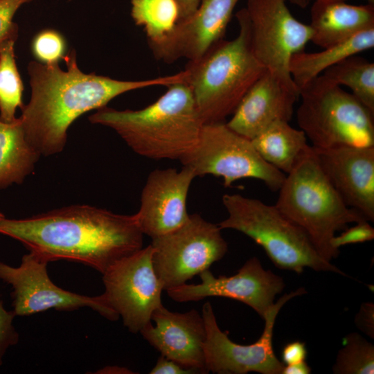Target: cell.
<instances>
[{
    "label": "cell",
    "instance_id": "41",
    "mask_svg": "<svg viewBox=\"0 0 374 374\" xmlns=\"http://www.w3.org/2000/svg\"></svg>",
    "mask_w": 374,
    "mask_h": 374
},
{
    "label": "cell",
    "instance_id": "25",
    "mask_svg": "<svg viewBox=\"0 0 374 374\" xmlns=\"http://www.w3.org/2000/svg\"><path fill=\"white\" fill-rule=\"evenodd\" d=\"M16 41L0 43V121L11 123L16 119V109L22 108L24 85L15 54Z\"/></svg>",
    "mask_w": 374,
    "mask_h": 374
},
{
    "label": "cell",
    "instance_id": "32",
    "mask_svg": "<svg viewBox=\"0 0 374 374\" xmlns=\"http://www.w3.org/2000/svg\"><path fill=\"white\" fill-rule=\"evenodd\" d=\"M357 328L368 337H374V305L371 302L364 303L355 318Z\"/></svg>",
    "mask_w": 374,
    "mask_h": 374
},
{
    "label": "cell",
    "instance_id": "33",
    "mask_svg": "<svg viewBox=\"0 0 374 374\" xmlns=\"http://www.w3.org/2000/svg\"><path fill=\"white\" fill-rule=\"evenodd\" d=\"M150 374H194L195 370L185 368L177 362L161 355L155 366L150 371Z\"/></svg>",
    "mask_w": 374,
    "mask_h": 374
},
{
    "label": "cell",
    "instance_id": "2",
    "mask_svg": "<svg viewBox=\"0 0 374 374\" xmlns=\"http://www.w3.org/2000/svg\"><path fill=\"white\" fill-rule=\"evenodd\" d=\"M66 70L58 63L31 61L28 65L31 89L30 100L21 109L26 138L40 154L53 155L66 145L67 130L83 114L107 106L124 93L152 86H168L181 82V71L144 80H119L78 67L75 49L63 59Z\"/></svg>",
    "mask_w": 374,
    "mask_h": 374
},
{
    "label": "cell",
    "instance_id": "34",
    "mask_svg": "<svg viewBox=\"0 0 374 374\" xmlns=\"http://www.w3.org/2000/svg\"><path fill=\"white\" fill-rule=\"evenodd\" d=\"M306 355L305 344L300 341L288 343L285 346L282 352V358L286 364L304 361Z\"/></svg>",
    "mask_w": 374,
    "mask_h": 374
},
{
    "label": "cell",
    "instance_id": "19",
    "mask_svg": "<svg viewBox=\"0 0 374 374\" xmlns=\"http://www.w3.org/2000/svg\"><path fill=\"white\" fill-rule=\"evenodd\" d=\"M299 96L265 70L242 98L226 125L251 140L276 121L290 122Z\"/></svg>",
    "mask_w": 374,
    "mask_h": 374
},
{
    "label": "cell",
    "instance_id": "17",
    "mask_svg": "<svg viewBox=\"0 0 374 374\" xmlns=\"http://www.w3.org/2000/svg\"><path fill=\"white\" fill-rule=\"evenodd\" d=\"M151 320L155 326L150 322L139 333L161 355L198 373H208L204 350L206 326L198 311L174 312L161 305L153 312Z\"/></svg>",
    "mask_w": 374,
    "mask_h": 374
},
{
    "label": "cell",
    "instance_id": "7",
    "mask_svg": "<svg viewBox=\"0 0 374 374\" xmlns=\"http://www.w3.org/2000/svg\"><path fill=\"white\" fill-rule=\"evenodd\" d=\"M297 123L316 149L374 146V113L320 75L299 90Z\"/></svg>",
    "mask_w": 374,
    "mask_h": 374
},
{
    "label": "cell",
    "instance_id": "40",
    "mask_svg": "<svg viewBox=\"0 0 374 374\" xmlns=\"http://www.w3.org/2000/svg\"><path fill=\"white\" fill-rule=\"evenodd\" d=\"M4 217H5L4 215L0 211V220L3 219Z\"/></svg>",
    "mask_w": 374,
    "mask_h": 374
},
{
    "label": "cell",
    "instance_id": "5",
    "mask_svg": "<svg viewBox=\"0 0 374 374\" xmlns=\"http://www.w3.org/2000/svg\"><path fill=\"white\" fill-rule=\"evenodd\" d=\"M278 192L275 206L306 233L328 262L339 254L331 245L335 233L350 223L367 220L344 203L323 172L312 146L287 174Z\"/></svg>",
    "mask_w": 374,
    "mask_h": 374
},
{
    "label": "cell",
    "instance_id": "3",
    "mask_svg": "<svg viewBox=\"0 0 374 374\" xmlns=\"http://www.w3.org/2000/svg\"><path fill=\"white\" fill-rule=\"evenodd\" d=\"M167 88L155 102L141 109L116 110L105 106L89 120L114 130L139 155L179 160L197 143L204 123L186 84L177 82Z\"/></svg>",
    "mask_w": 374,
    "mask_h": 374
},
{
    "label": "cell",
    "instance_id": "26",
    "mask_svg": "<svg viewBox=\"0 0 374 374\" xmlns=\"http://www.w3.org/2000/svg\"><path fill=\"white\" fill-rule=\"evenodd\" d=\"M131 17L143 28L148 40H157L170 32L179 18L175 0H131Z\"/></svg>",
    "mask_w": 374,
    "mask_h": 374
},
{
    "label": "cell",
    "instance_id": "16",
    "mask_svg": "<svg viewBox=\"0 0 374 374\" xmlns=\"http://www.w3.org/2000/svg\"><path fill=\"white\" fill-rule=\"evenodd\" d=\"M193 171L184 167L152 171L143 188L141 206L135 214L139 227L151 238L168 233L186 222V200Z\"/></svg>",
    "mask_w": 374,
    "mask_h": 374
},
{
    "label": "cell",
    "instance_id": "29",
    "mask_svg": "<svg viewBox=\"0 0 374 374\" xmlns=\"http://www.w3.org/2000/svg\"><path fill=\"white\" fill-rule=\"evenodd\" d=\"M33 0H0V43L5 40L16 41L19 35L18 25L13 21L17 10Z\"/></svg>",
    "mask_w": 374,
    "mask_h": 374
},
{
    "label": "cell",
    "instance_id": "31",
    "mask_svg": "<svg viewBox=\"0 0 374 374\" xmlns=\"http://www.w3.org/2000/svg\"><path fill=\"white\" fill-rule=\"evenodd\" d=\"M15 317L12 310L8 311L4 308L0 299V366L8 349L19 341V333L13 326Z\"/></svg>",
    "mask_w": 374,
    "mask_h": 374
},
{
    "label": "cell",
    "instance_id": "9",
    "mask_svg": "<svg viewBox=\"0 0 374 374\" xmlns=\"http://www.w3.org/2000/svg\"><path fill=\"white\" fill-rule=\"evenodd\" d=\"M218 224L189 214L177 229L152 238V262L163 290L186 283L221 260L228 244Z\"/></svg>",
    "mask_w": 374,
    "mask_h": 374
},
{
    "label": "cell",
    "instance_id": "6",
    "mask_svg": "<svg viewBox=\"0 0 374 374\" xmlns=\"http://www.w3.org/2000/svg\"><path fill=\"white\" fill-rule=\"evenodd\" d=\"M222 203L228 217L218 224L220 228L236 230L251 238L276 267L299 274L308 267L347 276L323 258L306 233L275 205L240 194L224 195Z\"/></svg>",
    "mask_w": 374,
    "mask_h": 374
},
{
    "label": "cell",
    "instance_id": "30",
    "mask_svg": "<svg viewBox=\"0 0 374 374\" xmlns=\"http://www.w3.org/2000/svg\"><path fill=\"white\" fill-rule=\"evenodd\" d=\"M343 231L331 240L332 247L337 250L344 245L371 241L374 238V229L367 220L356 222L355 226Z\"/></svg>",
    "mask_w": 374,
    "mask_h": 374
},
{
    "label": "cell",
    "instance_id": "39",
    "mask_svg": "<svg viewBox=\"0 0 374 374\" xmlns=\"http://www.w3.org/2000/svg\"><path fill=\"white\" fill-rule=\"evenodd\" d=\"M335 1H345L346 0H335ZM368 1V3H373L374 4V0H366Z\"/></svg>",
    "mask_w": 374,
    "mask_h": 374
},
{
    "label": "cell",
    "instance_id": "14",
    "mask_svg": "<svg viewBox=\"0 0 374 374\" xmlns=\"http://www.w3.org/2000/svg\"><path fill=\"white\" fill-rule=\"evenodd\" d=\"M199 284L185 283L166 290L177 302L198 301L211 296L241 301L253 309L262 319L274 299L285 287L283 278L265 270L256 257L249 259L231 276L215 277L208 269L199 274Z\"/></svg>",
    "mask_w": 374,
    "mask_h": 374
},
{
    "label": "cell",
    "instance_id": "15",
    "mask_svg": "<svg viewBox=\"0 0 374 374\" xmlns=\"http://www.w3.org/2000/svg\"><path fill=\"white\" fill-rule=\"evenodd\" d=\"M239 1L200 0L197 10L178 21L170 32L159 39L148 40L154 57L167 64L180 58H199L223 39Z\"/></svg>",
    "mask_w": 374,
    "mask_h": 374
},
{
    "label": "cell",
    "instance_id": "36",
    "mask_svg": "<svg viewBox=\"0 0 374 374\" xmlns=\"http://www.w3.org/2000/svg\"><path fill=\"white\" fill-rule=\"evenodd\" d=\"M311 368L305 361L284 366L282 374H309Z\"/></svg>",
    "mask_w": 374,
    "mask_h": 374
},
{
    "label": "cell",
    "instance_id": "22",
    "mask_svg": "<svg viewBox=\"0 0 374 374\" xmlns=\"http://www.w3.org/2000/svg\"><path fill=\"white\" fill-rule=\"evenodd\" d=\"M251 141L267 163L285 174L294 168L310 146L301 130L281 121L273 123Z\"/></svg>",
    "mask_w": 374,
    "mask_h": 374
},
{
    "label": "cell",
    "instance_id": "27",
    "mask_svg": "<svg viewBox=\"0 0 374 374\" xmlns=\"http://www.w3.org/2000/svg\"><path fill=\"white\" fill-rule=\"evenodd\" d=\"M332 371L335 374H373L374 346L359 334L352 332L344 339Z\"/></svg>",
    "mask_w": 374,
    "mask_h": 374
},
{
    "label": "cell",
    "instance_id": "8",
    "mask_svg": "<svg viewBox=\"0 0 374 374\" xmlns=\"http://www.w3.org/2000/svg\"><path fill=\"white\" fill-rule=\"evenodd\" d=\"M196 177H221L226 188L243 178L259 179L278 190L285 173L267 163L251 141L230 129L226 123L204 124L195 145L180 159Z\"/></svg>",
    "mask_w": 374,
    "mask_h": 374
},
{
    "label": "cell",
    "instance_id": "18",
    "mask_svg": "<svg viewBox=\"0 0 374 374\" xmlns=\"http://www.w3.org/2000/svg\"><path fill=\"white\" fill-rule=\"evenodd\" d=\"M330 184L350 208L374 220V146L312 147Z\"/></svg>",
    "mask_w": 374,
    "mask_h": 374
},
{
    "label": "cell",
    "instance_id": "4",
    "mask_svg": "<svg viewBox=\"0 0 374 374\" xmlns=\"http://www.w3.org/2000/svg\"><path fill=\"white\" fill-rule=\"evenodd\" d=\"M235 17L240 27L237 37L217 42L199 58L188 61L184 69V82L191 91L204 124L224 123L266 70L253 54L245 8Z\"/></svg>",
    "mask_w": 374,
    "mask_h": 374
},
{
    "label": "cell",
    "instance_id": "35",
    "mask_svg": "<svg viewBox=\"0 0 374 374\" xmlns=\"http://www.w3.org/2000/svg\"><path fill=\"white\" fill-rule=\"evenodd\" d=\"M179 10L178 21L191 15L198 8L200 0H175Z\"/></svg>",
    "mask_w": 374,
    "mask_h": 374
},
{
    "label": "cell",
    "instance_id": "1",
    "mask_svg": "<svg viewBox=\"0 0 374 374\" xmlns=\"http://www.w3.org/2000/svg\"><path fill=\"white\" fill-rule=\"evenodd\" d=\"M0 233L47 261L82 263L102 274L143 247L136 215L89 205H71L24 219L0 220Z\"/></svg>",
    "mask_w": 374,
    "mask_h": 374
},
{
    "label": "cell",
    "instance_id": "37",
    "mask_svg": "<svg viewBox=\"0 0 374 374\" xmlns=\"http://www.w3.org/2000/svg\"><path fill=\"white\" fill-rule=\"evenodd\" d=\"M96 373H114V374H123V373H134L131 370L125 367L118 366H108L98 371Z\"/></svg>",
    "mask_w": 374,
    "mask_h": 374
},
{
    "label": "cell",
    "instance_id": "24",
    "mask_svg": "<svg viewBox=\"0 0 374 374\" xmlns=\"http://www.w3.org/2000/svg\"><path fill=\"white\" fill-rule=\"evenodd\" d=\"M322 74L332 82L349 87L352 93L374 113V64L352 55L326 69Z\"/></svg>",
    "mask_w": 374,
    "mask_h": 374
},
{
    "label": "cell",
    "instance_id": "21",
    "mask_svg": "<svg viewBox=\"0 0 374 374\" xmlns=\"http://www.w3.org/2000/svg\"><path fill=\"white\" fill-rule=\"evenodd\" d=\"M374 46V27L364 30L348 40L316 53L302 51L294 54L289 69L298 91L329 67L345 58Z\"/></svg>",
    "mask_w": 374,
    "mask_h": 374
},
{
    "label": "cell",
    "instance_id": "28",
    "mask_svg": "<svg viewBox=\"0 0 374 374\" xmlns=\"http://www.w3.org/2000/svg\"><path fill=\"white\" fill-rule=\"evenodd\" d=\"M31 51L41 63H58L66 54V40L60 32L54 29H44L33 37Z\"/></svg>",
    "mask_w": 374,
    "mask_h": 374
},
{
    "label": "cell",
    "instance_id": "38",
    "mask_svg": "<svg viewBox=\"0 0 374 374\" xmlns=\"http://www.w3.org/2000/svg\"><path fill=\"white\" fill-rule=\"evenodd\" d=\"M294 5L299 6L301 8H305L310 3L311 0H289Z\"/></svg>",
    "mask_w": 374,
    "mask_h": 374
},
{
    "label": "cell",
    "instance_id": "10",
    "mask_svg": "<svg viewBox=\"0 0 374 374\" xmlns=\"http://www.w3.org/2000/svg\"><path fill=\"white\" fill-rule=\"evenodd\" d=\"M244 8L255 57L266 70L299 96L289 65L292 57L304 51L311 41L310 25L292 15L285 0H247Z\"/></svg>",
    "mask_w": 374,
    "mask_h": 374
},
{
    "label": "cell",
    "instance_id": "12",
    "mask_svg": "<svg viewBox=\"0 0 374 374\" xmlns=\"http://www.w3.org/2000/svg\"><path fill=\"white\" fill-rule=\"evenodd\" d=\"M152 248H145L112 265L102 275L106 303L132 333L152 321L153 312L162 304L163 286L152 262Z\"/></svg>",
    "mask_w": 374,
    "mask_h": 374
},
{
    "label": "cell",
    "instance_id": "13",
    "mask_svg": "<svg viewBox=\"0 0 374 374\" xmlns=\"http://www.w3.org/2000/svg\"><path fill=\"white\" fill-rule=\"evenodd\" d=\"M48 262L29 252L21 264L12 267L0 261V279L10 285L12 310L16 316H28L55 309L72 311L88 307L111 321L118 314L105 301L102 294L88 296L57 287L49 278Z\"/></svg>",
    "mask_w": 374,
    "mask_h": 374
},
{
    "label": "cell",
    "instance_id": "23",
    "mask_svg": "<svg viewBox=\"0 0 374 374\" xmlns=\"http://www.w3.org/2000/svg\"><path fill=\"white\" fill-rule=\"evenodd\" d=\"M39 156L27 141L20 117L11 123L0 121V190L21 184Z\"/></svg>",
    "mask_w": 374,
    "mask_h": 374
},
{
    "label": "cell",
    "instance_id": "11",
    "mask_svg": "<svg viewBox=\"0 0 374 374\" xmlns=\"http://www.w3.org/2000/svg\"><path fill=\"white\" fill-rule=\"evenodd\" d=\"M305 292L304 288L300 287L279 298L263 317L265 328L261 337L250 345L232 341L219 328L211 303L206 302L202 315L206 331L204 350L207 371L218 374H282L285 364L276 357L272 344L276 318L288 301Z\"/></svg>",
    "mask_w": 374,
    "mask_h": 374
},
{
    "label": "cell",
    "instance_id": "20",
    "mask_svg": "<svg viewBox=\"0 0 374 374\" xmlns=\"http://www.w3.org/2000/svg\"><path fill=\"white\" fill-rule=\"evenodd\" d=\"M310 18V42L325 48L374 27V4L355 6L341 1L314 0Z\"/></svg>",
    "mask_w": 374,
    "mask_h": 374
}]
</instances>
